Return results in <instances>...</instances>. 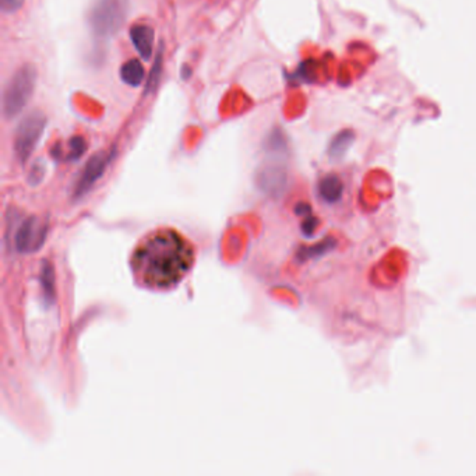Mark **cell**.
I'll return each instance as SVG.
<instances>
[{"label":"cell","instance_id":"1","mask_svg":"<svg viewBox=\"0 0 476 476\" xmlns=\"http://www.w3.org/2000/svg\"><path fill=\"white\" fill-rule=\"evenodd\" d=\"M193 246L173 229L149 233L135 250L132 267L137 279L147 288L175 286L192 269Z\"/></svg>","mask_w":476,"mask_h":476},{"label":"cell","instance_id":"2","mask_svg":"<svg viewBox=\"0 0 476 476\" xmlns=\"http://www.w3.org/2000/svg\"><path fill=\"white\" fill-rule=\"evenodd\" d=\"M130 0H97L88 14V24L99 44L115 37L128 20Z\"/></svg>","mask_w":476,"mask_h":476},{"label":"cell","instance_id":"3","mask_svg":"<svg viewBox=\"0 0 476 476\" xmlns=\"http://www.w3.org/2000/svg\"><path fill=\"white\" fill-rule=\"evenodd\" d=\"M38 73L34 65H23L11 75L3 97V112L4 116L11 119L17 116L31 99L35 85H37Z\"/></svg>","mask_w":476,"mask_h":476},{"label":"cell","instance_id":"4","mask_svg":"<svg viewBox=\"0 0 476 476\" xmlns=\"http://www.w3.org/2000/svg\"><path fill=\"white\" fill-rule=\"evenodd\" d=\"M47 129V116L41 111L28 114L17 126L14 133V154L20 164H25L37 148Z\"/></svg>","mask_w":476,"mask_h":476},{"label":"cell","instance_id":"5","mask_svg":"<svg viewBox=\"0 0 476 476\" xmlns=\"http://www.w3.org/2000/svg\"><path fill=\"white\" fill-rule=\"evenodd\" d=\"M48 222L37 216H30L21 222L14 235V248L21 255L38 252L47 240Z\"/></svg>","mask_w":476,"mask_h":476},{"label":"cell","instance_id":"6","mask_svg":"<svg viewBox=\"0 0 476 476\" xmlns=\"http://www.w3.org/2000/svg\"><path fill=\"white\" fill-rule=\"evenodd\" d=\"M112 152H97L94 154L85 164L77 183L73 192V197L75 200L83 199L85 195L90 193V190L97 185V182L104 176L106 172L111 161H112Z\"/></svg>","mask_w":476,"mask_h":476},{"label":"cell","instance_id":"7","mask_svg":"<svg viewBox=\"0 0 476 476\" xmlns=\"http://www.w3.org/2000/svg\"><path fill=\"white\" fill-rule=\"evenodd\" d=\"M256 185L266 196L278 199L288 188V172L279 164H267L257 171Z\"/></svg>","mask_w":476,"mask_h":476},{"label":"cell","instance_id":"8","mask_svg":"<svg viewBox=\"0 0 476 476\" xmlns=\"http://www.w3.org/2000/svg\"><path fill=\"white\" fill-rule=\"evenodd\" d=\"M130 39L138 55L144 61H148L152 56L155 41V31L152 27L147 24H135L130 28Z\"/></svg>","mask_w":476,"mask_h":476},{"label":"cell","instance_id":"9","mask_svg":"<svg viewBox=\"0 0 476 476\" xmlns=\"http://www.w3.org/2000/svg\"><path fill=\"white\" fill-rule=\"evenodd\" d=\"M320 199L329 205L338 203L343 195V183L337 175H327L319 183Z\"/></svg>","mask_w":476,"mask_h":476},{"label":"cell","instance_id":"10","mask_svg":"<svg viewBox=\"0 0 476 476\" xmlns=\"http://www.w3.org/2000/svg\"><path fill=\"white\" fill-rule=\"evenodd\" d=\"M355 141V133L352 130H342L333 137L330 145H329V157L333 161H340L345 154L349 151Z\"/></svg>","mask_w":476,"mask_h":476},{"label":"cell","instance_id":"11","mask_svg":"<svg viewBox=\"0 0 476 476\" xmlns=\"http://www.w3.org/2000/svg\"><path fill=\"white\" fill-rule=\"evenodd\" d=\"M39 285L42 291V296L47 303H54L55 296H56V289H55V270L51 266L49 262H44L41 266V272H39Z\"/></svg>","mask_w":476,"mask_h":476},{"label":"cell","instance_id":"12","mask_svg":"<svg viewBox=\"0 0 476 476\" xmlns=\"http://www.w3.org/2000/svg\"><path fill=\"white\" fill-rule=\"evenodd\" d=\"M144 77H145V71H144L141 62L137 59L128 61L121 68L122 81L130 87H140L144 81Z\"/></svg>","mask_w":476,"mask_h":476},{"label":"cell","instance_id":"13","mask_svg":"<svg viewBox=\"0 0 476 476\" xmlns=\"http://www.w3.org/2000/svg\"><path fill=\"white\" fill-rule=\"evenodd\" d=\"M162 68H164V42H159L155 62L152 65V68L149 70V74H148V78H147V83H145V91H144L145 97L151 95L157 91V88L159 85V81H161V77H162Z\"/></svg>","mask_w":476,"mask_h":476},{"label":"cell","instance_id":"14","mask_svg":"<svg viewBox=\"0 0 476 476\" xmlns=\"http://www.w3.org/2000/svg\"><path fill=\"white\" fill-rule=\"evenodd\" d=\"M337 242L334 239H324L313 246H307V248H302L298 252V257L300 262H306V260H312V259H319L323 257L324 255L330 253L334 248H336Z\"/></svg>","mask_w":476,"mask_h":476},{"label":"cell","instance_id":"15","mask_svg":"<svg viewBox=\"0 0 476 476\" xmlns=\"http://www.w3.org/2000/svg\"><path fill=\"white\" fill-rule=\"evenodd\" d=\"M264 149L269 154H275V155H282L286 154L288 151V140L282 129L275 128L267 135L264 140Z\"/></svg>","mask_w":476,"mask_h":476},{"label":"cell","instance_id":"16","mask_svg":"<svg viewBox=\"0 0 476 476\" xmlns=\"http://www.w3.org/2000/svg\"><path fill=\"white\" fill-rule=\"evenodd\" d=\"M88 148L87 140L83 136H73L68 140V152L66 155V159L73 162L80 159Z\"/></svg>","mask_w":476,"mask_h":476},{"label":"cell","instance_id":"17","mask_svg":"<svg viewBox=\"0 0 476 476\" xmlns=\"http://www.w3.org/2000/svg\"><path fill=\"white\" fill-rule=\"evenodd\" d=\"M44 176H45V165L42 164V161H37V162L32 165L31 171H30V175H28V183H30L31 186H37V185H39V183L42 182Z\"/></svg>","mask_w":476,"mask_h":476},{"label":"cell","instance_id":"18","mask_svg":"<svg viewBox=\"0 0 476 476\" xmlns=\"http://www.w3.org/2000/svg\"><path fill=\"white\" fill-rule=\"evenodd\" d=\"M303 216H305V219L302 222V232H303L305 236L312 238L315 235L317 226H319V221L315 216H312V212H309Z\"/></svg>","mask_w":476,"mask_h":476},{"label":"cell","instance_id":"19","mask_svg":"<svg viewBox=\"0 0 476 476\" xmlns=\"http://www.w3.org/2000/svg\"><path fill=\"white\" fill-rule=\"evenodd\" d=\"M24 4V0H0V7L4 13H16Z\"/></svg>","mask_w":476,"mask_h":476},{"label":"cell","instance_id":"20","mask_svg":"<svg viewBox=\"0 0 476 476\" xmlns=\"http://www.w3.org/2000/svg\"><path fill=\"white\" fill-rule=\"evenodd\" d=\"M190 75H192V68H189L188 65H183V66H182V70H181V77H182V80L188 81V80L190 78Z\"/></svg>","mask_w":476,"mask_h":476}]
</instances>
